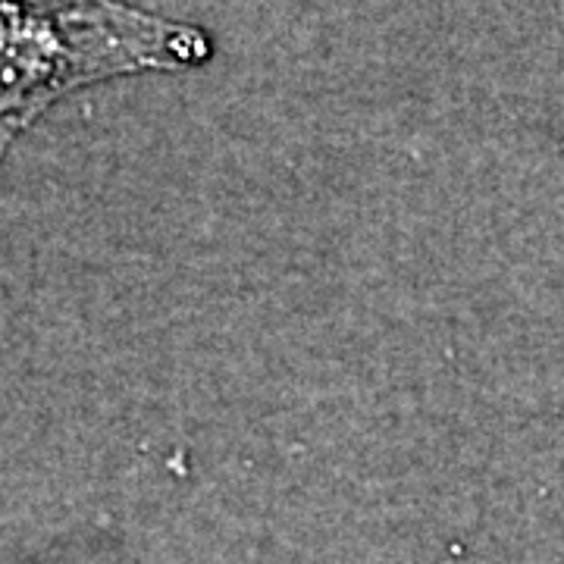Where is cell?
<instances>
[{
    "label": "cell",
    "instance_id": "1",
    "mask_svg": "<svg viewBox=\"0 0 564 564\" xmlns=\"http://www.w3.org/2000/svg\"><path fill=\"white\" fill-rule=\"evenodd\" d=\"M210 57L214 41L198 25L120 0H0V141L79 85Z\"/></svg>",
    "mask_w": 564,
    "mask_h": 564
}]
</instances>
